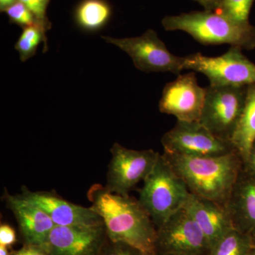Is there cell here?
I'll use <instances>...</instances> for the list:
<instances>
[{"label":"cell","mask_w":255,"mask_h":255,"mask_svg":"<svg viewBox=\"0 0 255 255\" xmlns=\"http://www.w3.org/2000/svg\"><path fill=\"white\" fill-rule=\"evenodd\" d=\"M87 198L111 241L134 247L144 255H156L157 229L137 199L114 194L100 184L90 188Z\"/></svg>","instance_id":"6da1fadb"},{"label":"cell","mask_w":255,"mask_h":255,"mask_svg":"<svg viewBox=\"0 0 255 255\" xmlns=\"http://www.w3.org/2000/svg\"><path fill=\"white\" fill-rule=\"evenodd\" d=\"M162 155L191 194L224 206L244 164L237 152L216 157Z\"/></svg>","instance_id":"7a4b0ae2"},{"label":"cell","mask_w":255,"mask_h":255,"mask_svg":"<svg viewBox=\"0 0 255 255\" xmlns=\"http://www.w3.org/2000/svg\"><path fill=\"white\" fill-rule=\"evenodd\" d=\"M166 31H181L201 44H228L252 49L255 46V27L250 22L236 21L216 11H191L167 16L162 20Z\"/></svg>","instance_id":"3957f363"},{"label":"cell","mask_w":255,"mask_h":255,"mask_svg":"<svg viewBox=\"0 0 255 255\" xmlns=\"http://www.w3.org/2000/svg\"><path fill=\"white\" fill-rule=\"evenodd\" d=\"M190 194L185 183L161 154L143 181L137 201L157 229L184 207Z\"/></svg>","instance_id":"277c9868"},{"label":"cell","mask_w":255,"mask_h":255,"mask_svg":"<svg viewBox=\"0 0 255 255\" xmlns=\"http://www.w3.org/2000/svg\"><path fill=\"white\" fill-rule=\"evenodd\" d=\"M184 70L205 75L211 86L248 87L255 84V64L238 46H231L224 54L206 56L197 53L184 57Z\"/></svg>","instance_id":"5b68a950"},{"label":"cell","mask_w":255,"mask_h":255,"mask_svg":"<svg viewBox=\"0 0 255 255\" xmlns=\"http://www.w3.org/2000/svg\"><path fill=\"white\" fill-rule=\"evenodd\" d=\"M248 87H206L200 124L216 137L231 142L244 109Z\"/></svg>","instance_id":"8992f818"},{"label":"cell","mask_w":255,"mask_h":255,"mask_svg":"<svg viewBox=\"0 0 255 255\" xmlns=\"http://www.w3.org/2000/svg\"><path fill=\"white\" fill-rule=\"evenodd\" d=\"M107 43L118 47L130 57L135 68L144 73H171L180 75L184 57L172 54L153 29L140 36L116 38L102 36Z\"/></svg>","instance_id":"52a82bcc"},{"label":"cell","mask_w":255,"mask_h":255,"mask_svg":"<svg viewBox=\"0 0 255 255\" xmlns=\"http://www.w3.org/2000/svg\"><path fill=\"white\" fill-rule=\"evenodd\" d=\"M106 188L110 192L124 196L137 184L143 182L155 167L161 154L152 149L131 150L115 142L111 148Z\"/></svg>","instance_id":"ba28073f"},{"label":"cell","mask_w":255,"mask_h":255,"mask_svg":"<svg viewBox=\"0 0 255 255\" xmlns=\"http://www.w3.org/2000/svg\"><path fill=\"white\" fill-rule=\"evenodd\" d=\"M164 153L190 157H216L236 152L232 143L216 137L199 122L177 121L161 139Z\"/></svg>","instance_id":"9c48e42d"},{"label":"cell","mask_w":255,"mask_h":255,"mask_svg":"<svg viewBox=\"0 0 255 255\" xmlns=\"http://www.w3.org/2000/svg\"><path fill=\"white\" fill-rule=\"evenodd\" d=\"M210 250L204 233L184 207L157 229L156 253L209 255Z\"/></svg>","instance_id":"30bf717a"},{"label":"cell","mask_w":255,"mask_h":255,"mask_svg":"<svg viewBox=\"0 0 255 255\" xmlns=\"http://www.w3.org/2000/svg\"><path fill=\"white\" fill-rule=\"evenodd\" d=\"M206 95V88L199 85L194 72L180 74L164 86L159 112L173 116L179 122H199Z\"/></svg>","instance_id":"8fae6325"},{"label":"cell","mask_w":255,"mask_h":255,"mask_svg":"<svg viewBox=\"0 0 255 255\" xmlns=\"http://www.w3.org/2000/svg\"><path fill=\"white\" fill-rule=\"evenodd\" d=\"M107 239L105 224L55 226L43 248L48 255H98Z\"/></svg>","instance_id":"7c38bea8"},{"label":"cell","mask_w":255,"mask_h":255,"mask_svg":"<svg viewBox=\"0 0 255 255\" xmlns=\"http://www.w3.org/2000/svg\"><path fill=\"white\" fill-rule=\"evenodd\" d=\"M21 195L41 208L55 226H99L103 220L91 207L69 202L51 191H33L27 187L21 189Z\"/></svg>","instance_id":"4fadbf2b"},{"label":"cell","mask_w":255,"mask_h":255,"mask_svg":"<svg viewBox=\"0 0 255 255\" xmlns=\"http://www.w3.org/2000/svg\"><path fill=\"white\" fill-rule=\"evenodd\" d=\"M4 199L17 221L25 244L43 247L55 225L45 211L21 194L5 192Z\"/></svg>","instance_id":"5bb4252c"},{"label":"cell","mask_w":255,"mask_h":255,"mask_svg":"<svg viewBox=\"0 0 255 255\" xmlns=\"http://www.w3.org/2000/svg\"><path fill=\"white\" fill-rule=\"evenodd\" d=\"M226 208L234 228L251 236L255 244V174L244 164Z\"/></svg>","instance_id":"9a60e30c"},{"label":"cell","mask_w":255,"mask_h":255,"mask_svg":"<svg viewBox=\"0 0 255 255\" xmlns=\"http://www.w3.org/2000/svg\"><path fill=\"white\" fill-rule=\"evenodd\" d=\"M184 208L207 239L210 248L234 228L226 206L190 194Z\"/></svg>","instance_id":"2e32d148"},{"label":"cell","mask_w":255,"mask_h":255,"mask_svg":"<svg viewBox=\"0 0 255 255\" xmlns=\"http://www.w3.org/2000/svg\"><path fill=\"white\" fill-rule=\"evenodd\" d=\"M255 141V84L249 85L246 104L231 142L236 152L246 162Z\"/></svg>","instance_id":"e0dca14e"},{"label":"cell","mask_w":255,"mask_h":255,"mask_svg":"<svg viewBox=\"0 0 255 255\" xmlns=\"http://www.w3.org/2000/svg\"><path fill=\"white\" fill-rule=\"evenodd\" d=\"M112 12L105 0H82L75 10V21L85 31H97L107 24Z\"/></svg>","instance_id":"ac0fdd59"},{"label":"cell","mask_w":255,"mask_h":255,"mask_svg":"<svg viewBox=\"0 0 255 255\" xmlns=\"http://www.w3.org/2000/svg\"><path fill=\"white\" fill-rule=\"evenodd\" d=\"M254 245L251 236L233 228L211 248L209 255H248Z\"/></svg>","instance_id":"d6986e66"},{"label":"cell","mask_w":255,"mask_h":255,"mask_svg":"<svg viewBox=\"0 0 255 255\" xmlns=\"http://www.w3.org/2000/svg\"><path fill=\"white\" fill-rule=\"evenodd\" d=\"M46 30L38 23L23 28L22 33L14 45L21 61H26L36 54L37 48L42 42L46 48Z\"/></svg>","instance_id":"ffe728a7"},{"label":"cell","mask_w":255,"mask_h":255,"mask_svg":"<svg viewBox=\"0 0 255 255\" xmlns=\"http://www.w3.org/2000/svg\"><path fill=\"white\" fill-rule=\"evenodd\" d=\"M255 0H221L216 11L240 22H250L249 16Z\"/></svg>","instance_id":"44dd1931"},{"label":"cell","mask_w":255,"mask_h":255,"mask_svg":"<svg viewBox=\"0 0 255 255\" xmlns=\"http://www.w3.org/2000/svg\"><path fill=\"white\" fill-rule=\"evenodd\" d=\"M3 12L7 14L10 22L21 26L22 28L38 23L34 15L20 1L6 8Z\"/></svg>","instance_id":"7402d4cb"},{"label":"cell","mask_w":255,"mask_h":255,"mask_svg":"<svg viewBox=\"0 0 255 255\" xmlns=\"http://www.w3.org/2000/svg\"><path fill=\"white\" fill-rule=\"evenodd\" d=\"M22 2L32 14L34 15L37 23L46 31L49 30L51 24L46 16V9L50 0H18Z\"/></svg>","instance_id":"603a6c76"},{"label":"cell","mask_w":255,"mask_h":255,"mask_svg":"<svg viewBox=\"0 0 255 255\" xmlns=\"http://www.w3.org/2000/svg\"><path fill=\"white\" fill-rule=\"evenodd\" d=\"M98 255H144L131 246L119 242L111 241L108 238Z\"/></svg>","instance_id":"cb8c5ba5"},{"label":"cell","mask_w":255,"mask_h":255,"mask_svg":"<svg viewBox=\"0 0 255 255\" xmlns=\"http://www.w3.org/2000/svg\"><path fill=\"white\" fill-rule=\"evenodd\" d=\"M16 242V235L14 228L5 223L0 226V245L9 247L13 246Z\"/></svg>","instance_id":"d4e9b609"},{"label":"cell","mask_w":255,"mask_h":255,"mask_svg":"<svg viewBox=\"0 0 255 255\" xmlns=\"http://www.w3.org/2000/svg\"><path fill=\"white\" fill-rule=\"evenodd\" d=\"M11 255H48L43 247L25 244L22 248L13 252Z\"/></svg>","instance_id":"484cf974"},{"label":"cell","mask_w":255,"mask_h":255,"mask_svg":"<svg viewBox=\"0 0 255 255\" xmlns=\"http://www.w3.org/2000/svg\"><path fill=\"white\" fill-rule=\"evenodd\" d=\"M206 10H216L221 0H194Z\"/></svg>","instance_id":"4316f807"},{"label":"cell","mask_w":255,"mask_h":255,"mask_svg":"<svg viewBox=\"0 0 255 255\" xmlns=\"http://www.w3.org/2000/svg\"><path fill=\"white\" fill-rule=\"evenodd\" d=\"M244 166L255 174V153L254 152H252L249 158L244 162Z\"/></svg>","instance_id":"83f0119b"},{"label":"cell","mask_w":255,"mask_h":255,"mask_svg":"<svg viewBox=\"0 0 255 255\" xmlns=\"http://www.w3.org/2000/svg\"><path fill=\"white\" fill-rule=\"evenodd\" d=\"M17 1L18 0H0V10L1 12Z\"/></svg>","instance_id":"f1b7e54d"},{"label":"cell","mask_w":255,"mask_h":255,"mask_svg":"<svg viewBox=\"0 0 255 255\" xmlns=\"http://www.w3.org/2000/svg\"><path fill=\"white\" fill-rule=\"evenodd\" d=\"M11 253L8 251V247L0 245V255H11Z\"/></svg>","instance_id":"f546056e"},{"label":"cell","mask_w":255,"mask_h":255,"mask_svg":"<svg viewBox=\"0 0 255 255\" xmlns=\"http://www.w3.org/2000/svg\"><path fill=\"white\" fill-rule=\"evenodd\" d=\"M248 255H255V244L253 246Z\"/></svg>","instance_id":"4dcf8cb0"},{"label":"cell","mask_w":255,"mask_h":255,"mask_svg":"<svg viewBox=\"0 0 255 255\" xmlns=\"http://www.w3.org/2000/svg\"><path fill=\"white\" fill-rule=\"evenodd\" d=\"M155 255H177L167 254V253H156Z\"/></svg>","instance_id":"1f68e13d"},{"label":"cell","mask_w":255,"mask_h":255,"mask_svg":"<svg viewBox=\"0 0 255 255\" xmlns=\"http://www.w3.org/2000/svg\"><path fill=\"white\" fill-rule=\"evenodd\" d=\"M252 152H254V153H255V141L254 142V145H253V151H252Z\"/></svg>","instance_id":"d6a6232c"}]
</instances>
